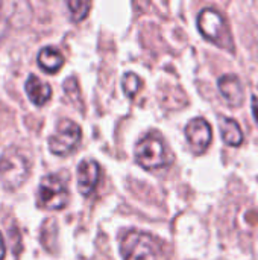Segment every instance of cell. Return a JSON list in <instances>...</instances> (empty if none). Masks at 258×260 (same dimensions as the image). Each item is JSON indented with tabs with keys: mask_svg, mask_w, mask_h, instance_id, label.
I'll use <instances>...</instances> for the list:
<instances>
[{
	"mask_svg": "<svg viewBox=\"0 0 258 260\" xmlns=\"http://www.w3.org/2000/svg\"><path fill=\"white\" fill-rule=\"evenodd\" d=\"M137 163L148 171H158L167 168L173 157L167 149L164 140L157 133H149L135 146Z\"/></svg>",
	"mask_w": 258,
	"mask_h": 260,
	"instance_id": "cell-1",
	"label": "cell"
},
{
	"mask_svg": "<svg viewBox=\"0 0 258 260\" xmlns=\"http://www.w3.org/2000/svg\"><path fill=\"white\" fill-rule=\"evenodd\" d=\"M198 27L204 38L227 52H234V41L225 17L214 8H205L198 15Z\"/></svg>",
	"mask_w": 258,
	"mask_h": 260,
	"instance_id": "cell-2",
	"label": "cell"
},
{
	"mask_svg": "<svg viewBox=\"0 0 258 260\" xmlns=\"http://www.w3.org/2000/svg\"><path fill=\"white\" fill-rule=\"evenodd\" d=\"M120 253L123 260H155L160 254V242L152 235L129 230L122 238Z\"/></svg>",
	"mask_w": 258,
	"mask_h": 260,
	"instance_id": "cell-3",
	"label": "cell"
},
{
	"mask_svg": "<svg viewBox=\"0 0 258 260\" xmlns=\"http://www.w3.org/2000/svg\"><path fill=\"white\" fill-rule=\"evenodd\" d=\"M30 163L15 148L6 149L0 155V180L9 190L20 187L29 177Z\"/></svg>",
	"mask_w": 258,
	"mask_h": 260,
	"instance_id": "cell-4",
	"label": "cell"
},
{
	"mask_svg": "<svg viewBox=\"0 0 258 260\" xmlns=\"http://www.w3.org/2000/svg\"><path fill=\"white\" fill-rule=\"evenodd\" d=\"M68 189L62 178L49 174L41 178L38 187V204L49 210H61L68 204Z\"/></svg>",
	"mask_w": 258,
	"mask_h": 260,
	"instance_id": "cell-5",
	"label": "cell"
},
{
	"mask_svg": "<svg viewBox=\"0 0 258 260\" xmlns=\"http://www.w3.org/2000/svg\"><path fill=\"white\" fill-rule=\"evenodd\" d=\"M82 137L81 126L70 119H62L58 122L55 133L49 139V149L52 154L64 157L71 154L79 145Z\"/></svg>",
	"mask_w": 258,
	"mask_h": 260,
	"instance_id": "cell-6",
	"label": "cell"
},
{
	"mask_svg": "<svg viewBox=\"0 0 258 260\" xmlns=\"http://www.w3.org/2000/svg\"><path fill=\"white\" fill-rule=\"evenodd\" d=\"M186 137L192 149L196 154H202L204 151H207V148L211 143V139H213L211 126L202 117L192 119L186 126Z\"/></svg>",
	"mask_w": 258,
	"mask_h": 260,
	"instance_id": "cell-7",
	"label": "cell"
},
{
	"mask_svg": "<svg viewBox=\"0 0 258 260\" xmlns=\"http://www.w3.org/2000/svg\"><path fill=\"white\" fill-rule=\"evenodd\" d=\"M99 165L94 160H82L78 166V189L81 195L90 197L99 183Z\"/></svg>",
	"mask_w": 258,
	"mask_h": 260,
	"instance_id": "cell-8",
	"label": "cell"
},
{
	"mask_svg": "<svg viewBox=\"0 0 258 260\" xmlns=\"http://www.w3.org/2000/svg\"><path fill=\"white\" fill-rule=\"evenodd\" d=\"M217 85H219V91L222 93V96L225 98V101L230 105H233V107L242 105L243 98H245V90H243L240 79L236 75L220 76L217 81Z\"/></svg>",
	"mask_w": 258,
	"mask_h": 260,
	"instance_id": "cell-9",
	"label": "cell"
},
{
	"mask_svg": "<svg viewBox=\"0 0 258 260\" xmlns=\"http://www.w3.org/2000/svg\"><path fill=\"white\" fill-rule=\"evenodd\" d=\"M24 90L29 96V99L36 105V107H41L44 104L49 102L50 96H52V88L47 82L41 81L38 76L35 75H30L27 79H26V84H24Z\"/></svg>",
	"mask_w": 258,
	"mask_h": 260,
	"instance_id": "cell-10",
	"label": "cell"
},
{
	"mask_svg": "<svg viewBox=\"0 0 258 260\" xmlns=\"http://www.w3.org/2000/svg\"><path fill=\"white\" fill-rule=\"evenodd\" d=\"M38 66L47 72V73H56L62 66H64V56L62 53L53 47V46H46L40 50L38 53Z\"/></svg>",
	"mask_w": 258,
	"mask_h": 260,
	"instance_id": "cell-11",
	"label": "cell"
},
{
	"mask_svg": "<svg viewBox=\"0 0 258 260\" xmlns=\"http://www.w3.org/2000/svg\"><path fill=\"white\" fill-rule=\"evenodd\" d=\"M219 128L222 133V139L230 146H240L243 143V133L240 125L230 117L222 116L219 119Z\"/></svg>",
	"mask_w": 258,
	"mask_h": 260,
	"instance_id": "cell-12",
	"label": "cell"
},
{
	"mask_svg": "<svg viewBox=\"0 0 258 260\" xmlns=\"http://www.w3.org/2000/svg\"><path fill=\"white\" fill-rule=\"evenodd\" d=\"M140 88H141V79L137 75L131 73V72L126 73L125 78H123V91H125V94L129 99H134L135 94L140 91Z\"/></svg>",
	"mask_w": 258,
	"mask_h": 260,
	"instance_id": "cell-13",
	"label": "cell"
},
{
	"mask_svg": "<svg viewBox=\"0 0 258 260\" xmlns=\"http://www.w3.org/2000/svg\"><path fill=\"white\" fill-rule=\"evenodd\" d=\"M67 6H68V9H70V17H71V20H73V21H81V20H84V18L87 17V14H88L91 5H90L88 2H75V0H71V2L67 3Z\"/></svg>",
	"mask_w": 258,
	"mask_h": 260,
	"instance_id": "cell-14",
	"label": "cell"
},
{
	"mask_svg": "<svg viewBox=\"0 0 258 260\" xmlns=\"http://www.w3.org/2000/svg\"><path fill=\"white\" fill-rule=\"evenodd\" d=\"M2 6H3V3H0V41L3 40V37L8 30V18H6L5 12L2 11Z\"/></svg>",
	"mask_w": 258,
	"mask_h": 260,
	"instance_id": "cell-15",
	"label": "cell"
},
{
	"mask_svg": "<svg viewBox=\"0 0 258 260\" xmlns=\"http://www.w3.org/2000/svg\"><path fill=\"white\" fill-rule=\"evenodd\" d=\"M251 107H252V114H254L255 120L258 122V98H252Z\"/></svg>",
	"mask_w": 258,
	"mask_h": 260,
	"instance_id": "cell-16",
	"label": "cell"
},
{
	"mask_svg": "<svg viewBox=\"0 0 258 260\" xmlns=\"http://www.w3.org/2000/svg\"><path fill=\"white\" fill-rule=\"evenodd\" d=\"M5 254H6V247H5V242H3V236L0 233V260L5 259Z\"/></svg>",
	"mask_w": 258,
	"mask_h": 260,
	"instance_id": "cell-17",
	"label": "cell"
}]
</instances>
